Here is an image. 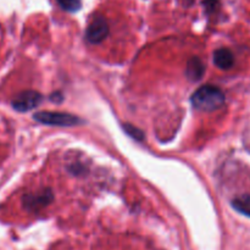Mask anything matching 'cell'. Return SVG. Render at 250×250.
<instances>
[{
	"instance_id": "cell-1",
	"label": "cell",
	"mask_w": 250,
	"mask_h": 250,
	"mask_svg": "<svg viewBox=\"0 0 250 250\" xmlns=\"http://www.w3.org/2000/svg\"><path fill=\"white\" fill-rule=\"evenodd\" d=\"M193 106L197 110L205 112H211L220 109L225 103V94L220 88L215 85L207 84L198 88L192 95Z\"/></svg>"
},
{
	"instance_id": "cell-2",
	"label": "cell",
	"mask_w": 250,
	"mask_h": 250,
	"mask_svg": "<svg viewBox=\"0 0 250 250\" xmlns=\"http://www.w3.org/2000/svg\"><path fill=\"white\" fill-rule=\"evenodd\" d=\"M34 120L41 124L49 125V126H60V127H72L76 125L82 124V120L77 116L65 112L55 111H41L34 115Z\"/></svg>"
},
{
	"instance_id": "cell-3",
	"label": "cell",
	"mask_w": 250,
	"mask_h": 250,
	"mask_svg": "<svg viewBox=\"0 0 250 250\" xmlns=\"http://www.w3.org/2000/svg\"><path fill=\"white\" fill-rule=\"evenodd\" d=\"M42 100H43V97L41 93L36 90H24L16 95V98L12 100V107L20 112H27L38 106Z\"/></svg>"
},
{
	"instance_id": "cell-4",
	"label": "cell",
	"mask_w": 250,
	"mask_h": 250,
	"mask_svg": "<svg viewBox=\"0 0 250 250\" xmlns=\"http://www.w3.org/2000/svg\"><path fill=\"white\" fill-rule=\"evenodd\" d=\"M109 33V26L103 16H97L92 20L85 32V38L89 43L98 44L105 39Z\"/></svg>"
},
{
	"instance_id": "cell-5",
	"label": "cell",
	"mask_w": 250,
	"mask_h": 250,
	"mask_svg": "<svg viewBox=\"0 0 250 250\" xmlns=\"http://www.w3.org/2000/svg\"><path fill=\"white\" fill-rule=\"evenodd\" d=\"M53 193L50 189H44L34 194H26L22 199L23 205L28 210H39L53 200Z\"/></svg>"
},
{
	"instance_id": "cell-6",
	"label": "cell",
	"mask_w": 250,
	"mask_h": 250,
	"mask_svg": "<svg viewBox=\"0 0 250 250\" xmlns=\"http://www.w3.org/2000/svg\"><path fill=\"white\" fill-rule=\"evenodd\" d=\"M214 63L217 67L222 68V70H229V68H231L234 63L233 54L231 53L229 49H217L214 53Z\"/></svg>"
},
{
	"instance_id": "cell-7",
	"label": "cell",
	"mask_w": 250,
	"mask_h": 250,
	"mask_svg": "<svg viewBox=\"0 0 250 250\" xmlns=\"http://www.w3.org/2000/svg\"><path fill=\"white\" fill-rule=\"evenodd\" d=\"M205 72V66L199 58H192L187 63L186 75L190 81H199Z\"/></svg>"
},
{
	"instance_id": "cell-8",
	"label": "cell",
	"mask_w": 250,
	"mask_h": 250,
	"mask_svg": "<svg viewBox=\"0 0 250 250\" xmlns=\"http://www.w3.org/2000/svg\"><path fill=\"white\" fill-rule=\"evenodd\" d=\"M232 207L241 214L250 217V194H243L232 200Z\"/></svg>"
},
{
	"instance_id": "cell-9",
	"label": "cell",
	"mask_w": 250,
	"mask_h": 250,
	"mask_svg": "<svg viewBox=\"0 0 250 250\" xmlns=\"http://www.w3.org/2000/svg\"><path fill=\"white\" fill-rule=\"evenodd\" d=\"M61 9L68 12H76L82 6V0H56Z\"/></svg>"
},
{
	"instance_id": "cell-10",
	"label": "cell",
	"mask_w": 250,
	"mask_h": 250,
	"mask_svg": "<svg viewBox=\"0 0 250 250\" xmlns=\"http://www.w3.org/2000/svg\"><path fill=\"white\" fill-rule=\"evenodd\" d=\"M124 129L127 132V134H129L131 137H133V138L137 139V141H142V139L144 138L143 132L139 131L138 128H136V127L132 126V125H129V124L124 125Z\"/></svg>"
},
{
	"instance_id": "cell-11",
	"label": "cell",
	"mask_w": 250,
	"mask_h": 250,
	"mask_svg": "<svg viewBox=\"0 0 250 250\" xmlns=\"http://www.w3.org/2000/svg\"><path fill=\"white\" fill-rule=\"evenodd\" d=\"M217 1H219V0H204V5L205 7H207L208 11H212V10L216 7Z\"/></svg>"
}]
</instances>
